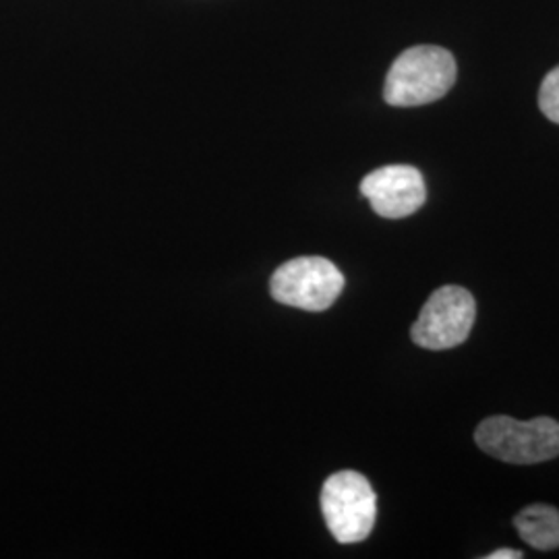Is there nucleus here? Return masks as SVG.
<instances>
[{
	"instance_id": "obj_1",
	"label": "nucleus",
	"mask_w": 559,
	"mask_h": 559,
	"mask_svg": "<svg viewBox=\"0 0 559 559\" xmlns=\"http://www.w3.org/2000/svg\"><path fill=\"white\" fill-rule=\"evenodd\" d=\"M456 83V60L440 46H413L392 62L383 98L390 106H423L443 98Z\"/></svg>"
},
{
	"instance_id": "obj_2",
	"label": "nucleus",
	"mask_w": 559,
	"mask_h": 559,
	"mask_svg": "<svg viewBox=\"0 0 559 559\" xmlns=\"http://www.w3.org/2000/svg\"><path fill=\"white\" fill-rule=\"evenodd\" d=\"M475 441L493 459L510 464H539L559 456V423L549 417H489L477 427Z\"/></svg>"
},
{
	"instance_id": "obj_3",
	"label": "nucleus",
	"mask_w": 559,
	"mask_h": 559,
	"mask_svg": "<svg viewBox=\"0 0 559 559\" xmlns=\"http://www.w3.org/2000/svg\"><path fill=\"white\" fill-rule=\"evenodd\" d=\"M321 512L330 533L342 545L367 539L378 519L371 483L355 471H342L323 483Z\"/></svg>"
},
{
	"instance_id": "obj_4",
	"label": "nucleus",
	"mask_w": 559,
	"mask_h": 559,
	"mask_svg": "<svg viewBox=\"0 0 559 559\" xmlns=\"http://www.w3.org/2000/svg\"><path fill=\"white\" fill-rule=\"evenodd\" d=\"M344 290V276L325 258H297L286 261L270 280L272 297L305 311L330 309Z\"/></svg>"
},
{
	"instance_id": "obj_5",
	"label": "nucleus",
	"mask_w": 559,
	"mask_h": 559,
	"mask_svg": "<svg viewBox=\"0 0 559 559\" xmlns=\"http://www.w3.org/2000/svg\"><path fill=\"white\" fill-rule=\"evenodd\" d=\"M477 316V305L468 290L441 286L420 309L411 336L427 350H448L468 338Z\"/></svg>"
},
{
	"instance_id": "obj_6",
	"label": "nucleus",
	"mask_w": 559,
	"mask_h": 559,
	"mask_svg": "<svg viewBox=\"0 0 559 559\" xmlns=\"http://www.w3.org/2000/svg\"><path fill=\"white\" fill-rule=\"evenodd\" d=\"M360 193L369 200L373 212L388 218L400 221L423 207L427 200L425 179L415 166H383L360 180Z\"/></svg>"
},
{
	"instance_id": "obj_7",
	"label": "nucleus",
	"mask_w": 559,
	"mask_h": 559,
	"mask_svg": "<svg viewBox=\"0 0 559 559\" xmlns=\"http://www.w3.org/2000/svg\"><path fill=\"white\" fill-rule=\"evenodd\" d=\"M514 526L520 537L539 551L559 547V512L551 506H528L516 514Z\"/></svg>"
},
{
	"instance_id": "obj_8",
	"label": "nucleus",
	"mask_w": 559,
	"mask_h": 559,
	"mask_svg": "<svg viewBox=\"0 0 559 559\" xmlns=\"http://www.w3.org/2000/svg\"><path fill=\"white\" fill-rule=\"evenodd\" d=\"M540 112L559 124V67L547 73L539 90Z\"/></svg>"
},
{
	"instance_id": "obj_9",
	"label": "nucleus",
	"mask_w": 559,
	"mask_h": 559,
	"mask_svg": "<svg viewBox=\"0 0 559 559\" xmlns=\"http://www.w3.org/2000/svg\"><path fill=\"white\" fill-rule=\"evenodd\" d=\"M522 556H524V554L516 551V549H498V551L489 554L487 559H520Z\"/></svg>"
}]
</instances>
